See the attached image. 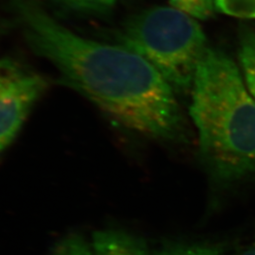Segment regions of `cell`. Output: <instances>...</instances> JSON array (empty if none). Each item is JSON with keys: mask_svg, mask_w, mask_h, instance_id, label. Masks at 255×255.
<instances>
[{"mask_svg": "<svg viewBox=\"0 0 255 255\" xmlns=\"http://www.w3.org/2000/svg\"><path fill=\"white\" fill-rule=\"evenodd\" d=\"M190 114L202 160L216 182L229 184L255 173V100L224 52L208 48L202 57Z\"/></svg>", "mask_w": 255, "mask_h": 255, "instance_id": "2", "label": "cell"}, {"mask_svg": "<svg viewBox=\"0 0 255 255\" xmlns=\"http://www.w3.org/2000/svg\"><path fill=\"white\" fill-rule=\"evenodd\" d=\"M51 255H90V245L81 235L71 234L60 241Z\"/></svg>", "mask_w": 255, "mask_h": 255, "instance_id": "9", "label": "cell"}, {"mask_svg": "<svg viewBox=\"0 0 255 255\" xmlns=\"http://www.w3.org/2000/svg\"><path fill=\"white\" fill-rule=\"evenodd\" d=\"M218 9L229 15L255 18V0H215Z\"/></svg>", "mask_w": 255, "mask_h": 255, "instance_id": "8", "label": "cell"}, {"mask_svg": "<svg viewBox=\"0 0 255 255\" xmlns=\"http://www.w3.org/2000/svg\"><path fill=\"white\" fill-rule=\"evenodd\" d=\"M239 58L249 91L255 100V32H247L241 38Z\"/></svg>", "mask_w": 255, "mask_h": 255, "instance_id": "6", "label": "cell"}, {"mask_svg": "<svg viewBox=\"0 0 255 255\" xmlns=\"http://www.w3.org/2000/svg\"><path fill=\"white\" fill-rule=\"evenodd\" d=\"M239 255H255V236L253 240L245 248H243Z\"/></svg>", "mask_w": 255, "mask_h": 255, "instance_id": "12", "label": "cell"}, {"mask_svg": "<svg viewBox=\"0 0 255 255\" xmlns=\"http://www.w3.org/2000/svg\"><path fill=\"white\" fill-rule=\"evenodd\" d=\"M46 88L45 79L27 66L0 60V153L15 139Z\"/></svg>", "mask_w": 255, "mask_h": 255, "instance_id": "4", "label": "cell"}, {"mask_svg": "<svg viewBox=\"0 0 255 255\" xmlns=\"http://www.w3.org/2000/svg\"><path fill=\"white\" fill-rule=\"evenodd\" d=\"M90 255H150L146 243L130 234L104 230L94 234Z\"/></svg>", "mask_w": 255, "mask_h": 255, "instance_id": "5", "label": "cell"}, {"mask_svg": "<svg viewBox=\"0 0 255 255\" xmlns=\"http://www.w3.org/2000/svg\"><path fill=\"white\" fill-rule=\"evenodd\" d=\"M9 5L31 49L112 119L146 136L176 140L183 135L172 86L144 57L74 33L39 0H9Z\"/></svg>", "mask_w": 255, "mask_h": 255, "instance_id": "1", "label": "cell"}, {"mask_svg": "<svg viewBox=\"0 0 255 255\" xmlns=\"http://www.w3.org/2000/svg\"><path fill=\"white\" fill-rule=\"evenodd\" d=\"M69 9L90 13H101L111 9L116 0H55Z\"/></svg>", "mask_w": 255, "mask_h": 255, "instance_id": "11", "label": "cell"}, {"mask_svg": "<svg viewBox=\"0 0 255 255\" xmlns=\"http://www.w3.org/2000/svg\"><path fill=\"white\" fill-rule=\"evenodd\" d=\"M155 255H223L213 247L201 244L169 243L164 245Z\"/></svg>", "mask_w": 255, "mask_h": 255, "instance_id": "7", "label": "cell"}, {"mask_svg": "<svg viewBox=\"0 0 255 255\" xmlns=\"http://www.w3.org/2000/svg\"><path fill=\"white\" fill-rule=\"evenodd\" d=\"M120 37L122 46L144 57L179 90L193 85L198 65L208 49L199 23L171 7H154L135 15Z\"/></svg>", "mask_w": 255, "mask_h": 255, "instance_id": "3", "label": "cell"}, {"mask_svg": "<svg viewBox=\"0 0 255 255\" xmlns=\"http://www.w3.org/2000/svg\"><path fill=\"white\" fill-rule=\"evenodd\" d=\"M177 9L193 17L207 19L212 15L213 0H170Z\"/></svg>", "mask_w": 255, "mask_h": 255, "instance_id": "10", "label": "cell"}]
</instances>
